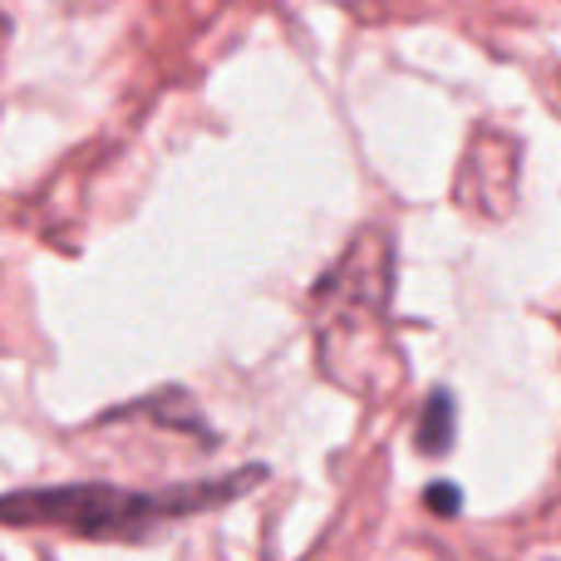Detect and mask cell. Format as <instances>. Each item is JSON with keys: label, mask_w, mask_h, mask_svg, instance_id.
Listing matches in <instances>:
<instances>
[{"label": "cell", "mask_w": 561, "mask_h": 561, "mask_svg": "<svg viewBox=\"0 0 561 561\" xmlns=\"http://www.w3.org/2000/svg\"><path fill=\"white\" fill-rule=\"evenodd\" d=\"M424 503L434 507L438 517H454L458 507H463V493H458L454 483H428V488H424Z\"/></svg>", "instance_id": "3957f363"}, {"label": "cell", "mask_w": 561, "mask_h": 561, "mask_svg": "<svg viewBox=\"0 0 561 561\" xmlns=\"http://www.w3.org/2000/svg\"><path fill=\"white\" fill-rule=\"evenodd\" d=\"M448 444H454V394L434 389L424 414H419V454L438 458V454H448Z\"/></svg>", "instance_id": "7a4b0ae2"}, {"label": "cell", "mask_w": 561, "mask_h": 561, "mask_svg": "<svg viewBox=\"0 0 561 561\" xmlns=\"http://www.w3.org/2000/svg\"><path fill=\"white\" fill-rule=\"evenodd\" d=\"M0 30H5V20H0Z\"/></svg>", "instance_id": "277c9868"}, {"label": "cell", "mask_w": 561, "mask_h": 561, "mask_svg": "<svg viewBox=\"0 0 561 561\" xmlns=\"http://www.w3.org/2000/svg\"><path fill=\"white\" fill-rule=\"evenodd\" d=\"M266 468H242L232 478H207V483L178 488H114V483H59V488H20L0 497V523L5 527H55L89 542H148L168 533L173 523L242 497L252 483H262Z\"/></svg>", "instance_id": "6da1fadb"}]
</instances>
